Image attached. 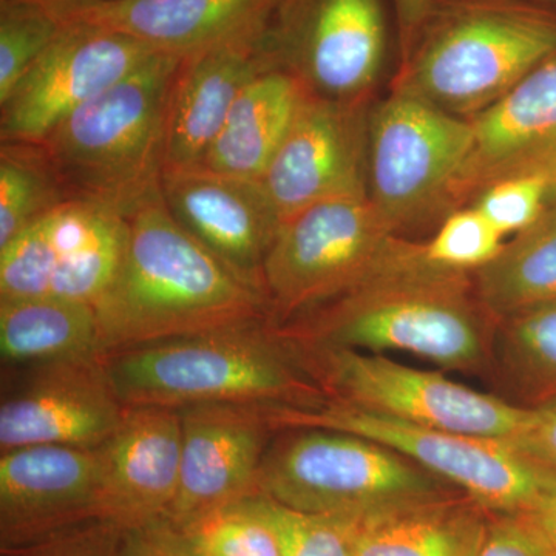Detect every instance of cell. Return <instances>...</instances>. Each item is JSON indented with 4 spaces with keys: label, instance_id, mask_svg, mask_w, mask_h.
<instances>
[{
    "label": "cell",
    "instance_id": "1",
    "mask_svg": "<svg viewBox=\"0 0 556 556\" xmlns=\"http://www.w3.org/2000/svg\"><path fill=\"white\" fill-rule=\"evenodd\" d=\"M493 325L473 273L437 265L426 244L409 241L346 294L270 328L298 345L394 351L445 369L479 371L492 356Z\"/></svg>",
    "mask_w": 556,
    "mask_h": 556
},
{
    "label": "cell",
    "instance_id": "2",
    "mask_svg": "<svg viewBox=\"0 0 556 556\" xmlns=\"http://www.w3.org/2000/svg\"><path fill=\"white\" fill-rule=\"evenodd\" d=\"M100 354L269 320L266 300L237 280L155 197L127 217L118 273L94 305Z\"/></svg>",
    "mask_w": 556,
    "mask_h": 556
},
{
    "label": "cell",
    "instance_id": "3",
    "mask_svg": "<svg viewBox=\"0 0 556 556\" xmlns=\"http://www.w3.org/2000/svg\"><path fill=\"white\" fill-rule=\"evenodd\" d=\"M104 364L126 407L306 405L325 397L269 320L131 348Z\"/></svg>",
    "mask_w": 556,
    "mask_h": 556
},
{
    "label": "cell",
    "instance_id": "4",
    "mask_svg": "<svg viewBox=\"0 0 556 556\" xmlns=\"http://www.w3.org/2000/svg\"><path fill=\"white\" fill-rule=\"evenodd\" d=\"M181 58L159 53L61 121L39 142L65 199L129 217L161 193L167 108Z\"/></svg>",
    "mask_w": 556,
    "mask_h": 556
},
{
    "label": "cell",
    "instance_id": "5",
    "mask_svg": "<svg viewBox=\"0 0 556 556\" xmlns=\"http://www.w3.org/2000/svg\"><path fill=\"white\" fill-rule=\"evenodd\" d=\"M273 430L321 428L371 439L497 514H525L556 492V475L507 439L467 437L417 426L321 397L306 405H260Z\"/></svg>",
    "mask_w": 556,
    "mask_h": 556
},
{
    "label": "cell",
    "instance_id": "6",
    "mask_svg": "<svg viewBox=\"0 0 556 556\" xmlns=\"http://www.w3.org/2000/svg\"><path fill=\"white\" fill-rule=\"evenodd\" d=\"M258 473V493L311 511L361 519L460 493L371 439L321 428L278 431Z\"/></svg>",
    "mask_w": 556,
    "mask_h": 556
},
{
    "label": "cell",
    "instance_id": "7",
    "mask_svg": "<svg viewBox=\"0 0 556 556\" xmlns=\"http://www.w3.org/2000/svg\"><path fill=\"white\" fill-rule=\"evenodd\" d=\"M555 56V17L503 3L470 7L427 36L396 90L470 121Z\"/></svg>",
    "mask_w": 556,
    "mask_h": 556
},
{
    "label": "cell",
    "instance_id": "8",
    "mask_svg": "<svg viewBox=\"0 0 556 556\" xmlns=\"http://www.w3.org/2000/svg\"><path fill=\"white\" fill-rule=\"evenodd\" d=\"M409 243L362 197L313 204L283 222L266 257L269 325L346 294Z\"/></svg>",
    "mask_w": 556,
    "mask_h": 556
},
{
    "label": "cell",
    "instance_id": "9",
    "mask_svg": "<svg viewBox=\"0 0 556 556\" xmlns=\"http://www.w3.org/2000/svg\"><path fill=\"white\" fill-rule=\"evenodd\" d=\"M287 343L325 397L353 407L452 433L507 441L530 415V408L481 393L442 372L399 364L383 354Z\"/></svg>",
    "mask_w": 556,
    "mask_h": 556
},
{
    "label": "cell",
    "instance_id": "10",
    "mask_svg": "<svg viewBox=\"0 0 556 556\" xmlns=\"http://www.w3.org/2000/svg\"><path fill=\"white\" fill-rule=\"evenodd\" d=\"M473 141L468 119L394 90L368 118V199L397 233L452 207Z\"/></svg>",
    "mask_w": 556,
    "mask_h": 556
},
{
    "label": "cell",
    "instance_id": "11",
    "mask_svg": "<svg viewBox=\"0 0 556 556\" xmlns=\"http://www.w3.org/2000/svg\"><path fill=\"white\" fill-rule=\"evenodd\" d=\"M155 54L129 36L64 24L0 105L2 142L39 144L70 113L127 78Z\"/></svg>",
    "mask_w": 556,
    "mask_h": 556
},
{
    "label": "cell",
    "instance_id": "12",
    "mask_svg": "<svg viewBox=\"0 0 556 556\" xmlns=\"http://www.w3.org/2000/svg\"><path fill=\"white\" fill-rule=\"evenodd\" d=\"M367 153L368 118L357 100L311 90L260 182L283 223L321 201L368 195Z\"/></svg>",
    "mask_w": 556,
    "mask_h": 556
},
{
    "label": "cell",
    "instance_id": "13",
    "mask_svg": "<svg viewBox=\"0 0 556 556\" xmlns=\"http://www.w3.org/2000/svg\"><path fill=\"white\" fill-rule=\"evenodd\" d=\"M161 195L186 232L266 300L263 269L283 223L260 179L201 166L167 167Z\"/></svg>",
    "mask_w": 556,
    "mask_h": 556
},
{
    "label": "cell",
    "instance_id": "14",
    "mask_svg": "<svg viewBox=\"0 0 556 556\" xmlns=\"http://www.w3.org/2000/svg\"><path fill=\"white\" fill-rule=\"evenodd\" d=\"M182 426L177 496L159 522L179 529L219 508L258 495V473L269 447L260 405L203 404L179 408Z\"/></svg>",
    "mask_w": 556,
    "mask_h": 556
},
{
    "label": "cell",
    "instance_id": "15",
    "mask_svg": "<svg viewBox=\"0 0 556 556\" xmlns=\"http://www.w3.org/2000/svg\"><path fill=\"white\" fill-rule=\"evenodd\" d=\"M102 450L33 445L0 457V541L30 546L101 521Z\"/></svg>",
    "mask_w": 556,
    "mask_h": 556
},
{
    "label": "cell",
    "instance_id": "16",
    "mask_svg": "<svg viewBox=\"0 0 556 556\" xmlns=\"http://www.w3.org/2000/svg\"><path fill=\"white\" fill-rule=\"evenodd\" d=\"M31 376L0 404V450L33 445L101 447L118 430L126 405L104 358L31 367Z\"/></svg>",
    "mask_w": 556,
    "mask_h": 556
},
{
    "label": "cell",
    "instance_id": "17",
    "mask_svg": "<svg viewBox=\"0 0 556 556\" xmlns=\"http://www.w3.org/2000/svg\"><path fill=\"white\" fill-rule=\"evenodd\" d=\"M470 123L473 141L453 188V208L501 179L530 174L556 178V56Z\"/></svg>",
    "mask_w": 556,
    "mask_h": 556
},
{
    "label": "cell",
    "instance_id": "18",
    "mask_svg": "<svg viewBox=\"0 0 556 556\" xmlns=\"http://www.w3.org/2000/svg\"><path fill=\"white\" fill-rule=\"evenodd\" d=\"M64 24L137 39L156 53L193 56L240 36L266 30L278 0H51Z\"/></svg>",
    "mask_w": 556,
    "mask_h": 556
},
{
    "label": "cell",
    "instance_id": "19",
    "mask_svg": "<svg viewBox=\"0 0 556 556\" xmlns=\"http://www.w3.org/2000/svg\"><path fill=\"white\" fill-rule=\"evenodd\" d=\"M181 447L178 408L127 407L101 445V521L137 532L164 519L177 496Z\"/></svg>",
    "mask_w": 556,
    "mask_h": 556
},
{
    "label": "cell",
    "instance_id": "20",
    "mask_svg": "<svg viewBox=\"0 0 556 556\" xmlns=\"http://www.w3.org/2000/svg\"><path fill=\"white\" fill-rule=\"evenodd\" d=\"M273 58L262 30L181 61L167 108L164 169L200 166L241 91L277 67Z\"/></svg>",
    "mask_w": 556,
    "mask_h": 556
},
{
    "label": "cell",
    "instance_id": "21",
    "mask_svg": "<svg viewBox=\"0 0 556 556\" xmlns=\"http://www.w3.org/2000/svg\"><path fill=\"white\" fill-rule=\"evenodd\" d=\"M380 0H317L302 40V78L314 93L356 101L378 78L386 54Z\"/></svg>",
    "mask_w": 556,
    "mask_h": 556
},
{
    "label": "cell",
    "instance_id": "22",
    "mask_svg": "<svg viewBox=\"0 0 556 556\" xmlns=\"http://www.w3.org/2000/svg\"><path fill=\"white\" fill-rule=\"evenodd\" d=\"M311 89L295 73H262L241 91L200 166L232 177L260 179L283 144Z\"/></svg>",
    "mask_w": 556,
    "mask_h": 556
},
{
    "label": "cell",
    "instance_id": "23",
    "mask_svg": "<svg viewBox=\"0 0 556 556\" xmlns=\"http://www.w3.org/2000/svg\"><path fill=\"white\" fill-rule=\"evenodd\" d=\"M490 511L464 493L356 519L354 556H477Z\"/></svg>",
    "mask_w": 556,
    "mask_h": 556
},
{
    "label": "cell",
    "instance_id": "24",
    "mask_svg": "<svg viewBox=\"0 0 556 556\" xmlns=\"http://www.w3.org/2000/svg\"><path fill=\"white\" fill-rule=\"evenodd\" d=\"M56 251L50 295L94 306L118 273L127 217L87 200L62 201L46 214Z\"/></svg>",
    "mask_w": 556,
    "mask_h": 556
},
{
    "label": "cell",
    "instance_id": "25",
    "mask_svg": "<svg viewBox=\"0 0 556 556\" xmlns=\"http://www.w3.org/2000/svg\"><path fill=\"white\" fill-rule=\"evenodd\" d=\"M0 353L28 367L101 357L97 309L53 295L0 302Z\"/></svg>",
    "mask_w": 556,
    "mask_h": 556
},
{
    "label": "cell",
    "instance_id": "26",
    "mask_svg": "<svg viewBox=\"0 0 556 556\" xmlns=\"http://www.w3.org/2000/svg\"><path fill=\"white\" fill-rule=\"evenodd\" d=\"M473 278L479 302L496 325L518 311L555 302L556 201Z\"/></svg>",
    "mask_w": 556,
    "mask_h": 556
},
{
    "label": "cell",
    "instance_id": "27",
    "mask_svg": "<svg viewBox=\"0 0 556 556\" xmlns=\"http://www.w3.org/2000/svg\"><path fill=\"white\" fill-rule=\"evenodd\" d=\"M129 535L150 551L174 556H280L276 538L247 500L179 529L155 522Z\"/></svg>",
    "mask_w": 556,
    "mask_h": 556
},
{
    "label": "cell",
    "instance_id": "28",
    "mask_svg": "<svg viewBox=\"0 0 556 556\" xmlns=\"http://www.w3.org/2000/svg\"><path fill=\"white\" fill-rule=\"evenodd\" d=\"M65 200L60 178L42 146L36 142H2L0 249Z\"/></svg>",
    "mask_w": 556,
    "mask_h": 556
},
{
    "label": "cell",
    "instance_id": "29",
    "mask_svg": "<svg viewBox=\"0 0 556 556\" xmlns=\"http://www.w3.org/2000/svg\"><path fill=\"white\" fill-rule=\"evenodd\" d=\"M493 345L501 369L538 404L556 397V300L540 303L497 321ZM536 404V405H538Z\"/></svg>",
    "mask_w": 556,
    "mask_h": 556
},
{
    "label": "cell",
    "instance_id": "30",
    "mask_svg": "<svg viewBox=\"0 0 556 556\" xmlns=\"http://www.w3.org/2000/svg\"><path fill=\"white\" fill-rule=\"evenodd\" d=\"M247 501L269 527L280 556H354L356 519L298 510L263 493Z\"/></svg>",
    "mask_w": 556,
    "mask_h": 556
},
{
    "label": "cell",
    "instance_id": "31",
    "mask_svg": "<svg viewBox=\"0 0 556 556\" xmlns=\"http://www.w3.org/2000/svg\"><path fill=\"white\" fill-rule=\"evenodd\" d=\"M62 27L64 22L40 0H0V105Z\"/></svg>",
    "mask_w": 556,
    "mask_h": 556
},
{
    "label": "cell",
    "instance_id": "32",
    "mask_svg": "<svg viewBox=\"0 0 556 556\" xmlns=\"http://www.w3.org/2000/svg\"><path fill=\"white\" fill-rule=\"evenodd\" d=\"M56 269V251L46 214L0 249V302L46 298Z\"/></svg>",
    "mask_w": 556,
    "mask_h": 556
},
{
    "label": "cell",
    "instance_id": "33",
    "mask_svg": "<svg viewBox=\"0 0 556 556\" xmlns=\"http://www.w3.org/2000/svg\"><path fill=\"white\" fill-rule=\"evenodd\" d=\"M503 233L479 208L450 212L433 239L427 241L426 255L437 265L477 273L492 263L504 249Z\"/></svg>",
    "mask_w": 556,
    "mask_h": 556
},
{
    "label": "cell",
    "instance_id": "34",
    "mask_svg": "<svg viewBox=\"0 0 556 556\" xmlns=\"http://www.w3.org/2000/svg\"><path fill=\"white\" fill-rule=\"evenodd\" d=\"M556 178L548 174L518 175L482 190L473 206L503 236L522 232L538 222L552 204Z\"/></svg>",
    "mask_w": 556,
    "mask_h": 556
},
{
    "label": "cell",
    "instance_id": "35",
    "mask_svg": "<svg viewBox=\"0 0 556 556\" xmlns=\"http://www.w3.org/2000/svg\"><path fill=\"white\" fill-rule=\"evenodd\" d=\"M126 530L105 521L73 527L38 543L20 548H3V556H121L126 546Z\"/></svg>",
    "mask_w": 556,
    "mask_h": 556
},
{
    "label": "cell",
    "instance_id": "36",
    "mask_svg": "<svg viewBox=\"0 0 556 556\" xmlns=\"http://www.w3.org/2000/svg\"><path fill=\"white\" fill-rule=\"evenodd\" d=\"M477 556H554L526 514L490 511Z\"/></svg>",
    "mask_w": 556,
    "mask_h": 556
},
{
    "label": "cell",
    "instance_id": "37",
    "mask_svg": "<svg viewBox=\"0 0 556 556\" xmlns=\"http://www.w3.org/2000/svg\"><path fill=\"white\" fill-rule=\"evenodd\" d=\"M508 442L556 475V397L530 408L525 426Z\"/></svg>",
    "mask_w": 556,
    "mask_h": 556
},
{
    "label": "cell",
    "instance_id": "38",
    "mask_svg": "<svg viewBox=\"0 0 556 556\" xmlns=\"http://www.w3.org/2000/svg\"><path fill=\"white\" fill-rule=\"evenodd\" d=\"M525 514L540 536L543 538L548 551L556 556V492L544 497L532 510L525 511Z\"/></svg>",
    "mask_w": 556,
    "mask_h": 556
},
{
    "label": "cell",
    "instance_id": "39",
    "mask_svg": "<svg viewBox=\"0 0 556 556\" xmlns=\"http://www.w3.org/2000/svg\"><path fill=\"white\" fill-rule=\"evenodd\" d=\"M434 0H394L402 38L408 40L426 24Z\"/></svg>",
    "mask_w": 556,
    "mask_h": 556
},
{
    "label": "cell",
    "instance_id": "40",
    "mask_svg": "<svg viewBox=\"0 0 556 556\" xmlns=\"http://www.w3.org/2000/svg\"><path fill=\"white\" fill-rule=\"evenodd\" d=\"M121 556H149L130 540L129 532H127L126 546H124L123 555Z\"/></svg>",
    "mask_w": 556,
    "mask_h": 556
},
{
    "label": "cell",
    "instance_id": "41",
    "mask_svg": "<svg viewBox=\"0 0 556 556\" xmlns=\"http://www.w3.org/2000/svg\"><path fill=\"white\" fill-rule=\"evenodd\" d=\"M130 536V535H129ZM130 540L134 541L137 546L141 547L142 551L146 552L149 556H174V555H167V554H160V552L150 551V548L142 546V544H139L137 540H134V538L130 536Z\"/></svg>",
    "mask_w": 556,
    "mask_h": 556
},
{
    "label": "cell",
    "instance_id": "42",
    "mask_svg": "<svg viewBox=\"0 0 556 556\" xmlns=\"http://www.w3.org/2000/svg\"><path fill=\"white\" fill-rule=\"evenodd\" d=\"M541 2L551 3V5H556V0H541Z\"/></svg>",
    "mask_w": 556,
    "mask_h": 556
},
{
    "label": "cell",
    "instance_id": "43",
    "mask_svg": "<svg viewBox=\"0 0 556 556\" xmlns=\"http://www.w3.org/2000/svg\"><path fill=\"white\" fill-rule=\"evenodd\" d=\"M556 201V188H555V192H554V200H552V203H555Z\"/></svg>",
    "mask_w": 556,
    "mask_h": 556
},
{
    "label": "cell",
    "instance_id": "44",
    "mask_svg": "<svg viewBox=\"0 0 556 556\" xmlns=\"http://www.w3.org/2000/svg\"><path fill=\"white\" fill-rule=\"evenodd\" d=\"M40 2H51V0H40Z\"/></svg>",
    "mask_w": 556,
    "mask_h": 556
}]
</instances>
